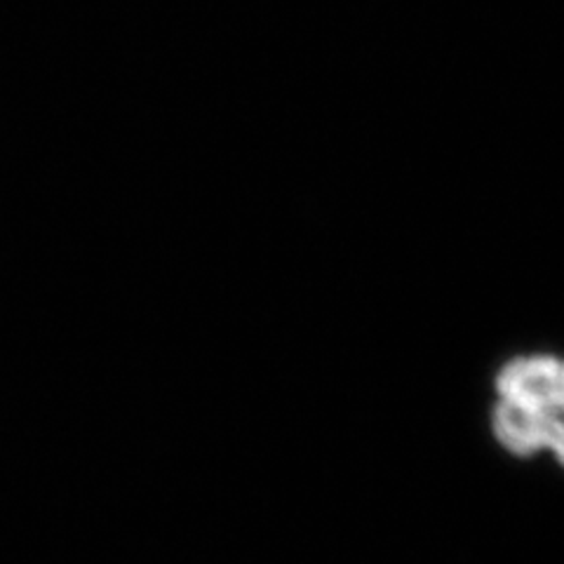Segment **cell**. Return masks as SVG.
Masks as SVG:
<instances>
[{"label":"cell","mask_w":564,"mask_h":564,"mask_svg":"<svg viewBox=\"0 0 564 564\" xmlns=\"http://www.w3.org/2000/svg\"><path fill=\"white\" fill-rule=\"evenodd\" d=\"M497 395L499 402L527 412L562 416L564 369L553 356L516 358L497 375Z\"/></svg>","instance_id":"cell-1"},{"label":"cell","mask_w":564,"mask_h":564,"mask_svg":"<svg viewBox=\"0 0 564 564\" xmlns=\"http://www.w3.org/2000/svg\"><path fill=\"white\" fill-rule=\"evenodd\" d=\"M491 426H494V435H497V440L508 452L520 454V456L553 452L557 458H562V449H564L562 416L534 414L497 400V404H494Z\"/></svg>","instance_id":"cell-2"}]
</instances>
